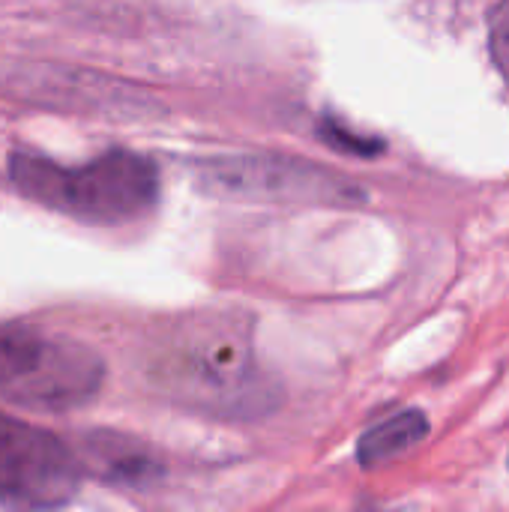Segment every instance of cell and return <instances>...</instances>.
<instances>
[{
	"label": "cell",
	"mask_w": 509,
	"mask_h": 512,
	"mask_svg": "<svg viewBox=\"0 0 509 512\" xmlns=\"http://www.w3.org/2000/svg\"><path fill=\"white\" fill-rule=\"evenodd\" d=\"M9 177L24 198L96 225L141 219L159 198L153 159L129 150H108L87 165H60L48 156L12 153Z\"/></svg>",
	"instance_id": "obj_1"
},
{
	"label": "cell",
	"mask_w": 509,
	"mask_h": 512,
	"mask_svg": "<svg viewBox=\"0 0 509 512\" xmlns=\"http://www.w3.org/2000/svg\"><path fill=\"white\" fill-rule=\"evenodd\" d=\"M156 378L174 396L210 411H246L264 399L243 318L216 315L180 327L156 363Z\"/></svg>",
	"instance_id": "obj_2"
},
{
	"label": "cell",
	"mask_w": 509,
	"mask_h": 512,
	"mask_svg": "<svg viewBox=\"0 0 509 512\" xmlns=\"http://www.w3.org/2000/svg\"><path fill=\"white\" fill-rule=\"evenodd\" d=\"M105 378L102 357L72 339L27 324L0 327V399L27 408H75L96 396Z\"/></svg>",
	"instance_id": "obj_3"
},
{
	"label": "cell",
	"mask_w": 509,
	"mask_h": 512,
	"mask_svg": "<svg viewBox=\"0 0 509 512\" xmlns=\"http://www.w3.org/2000/svg\"><path fill=\"white\" fill-rule=\"evenodd\" d=\"M84 477L78 450L48 429L0 414V501L9 507H60Z\"/></svg>",
	"instance_id": "obj_4"
},
{
	"label": "cell",
	"mask_w": 509,
	"mask_h": 512,
	"mask_svg": "<svg viewBox=\"0 0 509 512\" xmlns=\"http://www.w3.org/2000/svg\"><path fill=\"white\" fill-rule=\"evenodd\" d=\"M201 180L216 195L258 198L276 204H363L366 192L345 174L285 156H231L201 168Z\"/></svg>",
	"instance_id": "obj_5"
},
{
	"label": "cell",
	"mask_w": 509,
	"mask_h": 512,
	"mask_svg": "<svg viewBox=\"0 0 509 512\" xmlns=\"http://www.w3.org/2000/svg\"><path fill=\"white\" fill-rule=\"evenodd\" d=\"M75 450L84 465V474H96L108 483L141 486L159 474V462L150 456V450H144L141 444L123 435L93 432L84 435V441Z\"/></svg>",
	"instance_id": "obj_6"
},
{
	"label": "cell",
	"mask_w": 509,
	"mask_h": 512,
	"mask_svg": "<svg viewBox=\"0 0 509 512\" xmlns=\"http://www.w3.org/2000/svg\"><path fill=\"white\" fill-rule=\"evenodd\" d=\"M429 435V420L423 411H402L375 429H369L357 444V462L363 468H378L384 462H393L405 450L417 447Z\"/></svg>",
	"instance_id": "obj_7"
},
{
	"label": "cell",
	"mask_w": 509,
	"mask_h": 512,
	"mask_svg": "<svg viewBox=\"0 0 509 512\" xmlns=\"http://www.w3.org/2000/svg\"><path fill=\"white\" fill-rule=\"evenodd\" d=\"M489 45H492V57L495 66L501 69V75L509 84V0H495L492 3V15H489Z\"/></svg>",
	"instance_id": "obj_8"
},
{
	"label": "cell",
	"mask_w": 509,
	"mask_h": 512,
	"mask_svg": "<svg viewBox=\"0 0 509 512\" xmlns=\"http://www.w3.org/2000/svg\"><path fill=\"white\" fill-rule=\"evenodd\" d=\"M321 135H324V141H327L330 147L354 150V153H360V156H375V153L384 147L381 141H369V138H357V135H351V132H348V126H342V123H336V120H324Z\"/></svg>",
	"instance_id": "obj_9"
}]
</instances>
